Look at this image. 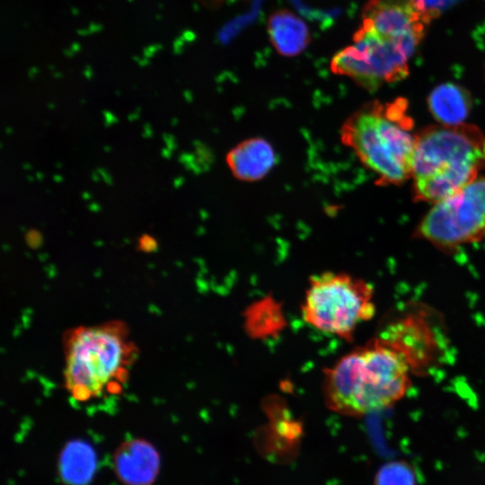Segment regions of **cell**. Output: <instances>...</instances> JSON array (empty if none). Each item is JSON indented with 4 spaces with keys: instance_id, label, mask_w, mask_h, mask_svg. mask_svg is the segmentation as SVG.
Instances as JSON below:
<instances>
[{
    "instance_id": "cell-1",
    "label": "cell",
    "mask_w": 485,
    "mask_h": 485,
    "mask_svg": "<svg viewBox=\"0 0 485 485\" xmlns=\"http://www.w3.org/2000/svg\"><path fill=\"white\" fill-rule=\"evenodd\" d=\"M423 356L397 325L392 332L354 348L325 368V405L336 414L362 417L390 408L410 388Z\"/></svg>"
},
{
    "instance_id": "cell-2",
    "label": "cell",
    "mask_w": 485,
    "mask_h": 485,
    "mask_svg": "<svg viewBox=\"0 0 485 485\" xmlns=\"http://www.w3.org/2000/svg\"><path fill=\"white\" fill-rule=\"evenodd\" d=\"M65 386L72 399L93 403L119 396L139 353L123 321L80 327L64 336Z\"/></svg>"
},
{
    "instance_id": "cell-3",
    "label": "cell",
    "mask_w": 485,
    "mask_h": 485,
    "mask_svg": "<svg viewBox=\"0 0 485 485\" xmlns=\"http://www.w3.org/2000/svg\"><path fill=\"white\" fill-rule=\"evenodd\" d=\"M485 136L471 124L434 125L416 134L412 178L418 202L438 203L478 178Z\"/></svg>"
},
{
    "instance_id": "cell-4",
    "label": "cell",
    "mask_w": 485,
    "mask_h": 485,
    "mask_svg": "<svg viewBox=\"0 0 485 485\" xmlns=\"http://www.w3.org/2000/svg\"><path fill=\"white\" fill-rule=\"evenodd\" d=\"M408 102H370L348 116L340 130L344 146L377 176L379 185H399L412 176L416 134Z\"/></svg>"
},
{
    "instance_id": "cell-5",
    "label": "cell",
    "mask_w": 485,
    "mask_h": 485,
    "mask_svg": "<svg viewBox=\"0 0 485 485\" xmlns=\"http://www.w3.org/2000/svg\"><path fill=\"white\" fill-rule=\"evenodd\" d=\"M302 318L314 329L353 341L359 325L376 314L374 289L345 272L311 276L301 307Z\"/></svg>"
},
{
    "instance_id": "cell-6",
    "label": "cell",
    "mask_w": 485,
    "mask_h": 485,
    "mask_svg": "<svg viewBox=\"0 0 485 485\" xmlns=\"http://www.w3.org/2000/svg\"><path fill=\"white\" fill-rule=\"evenodd\" d=\"M353 43L333 57V73L346 75L368 91L407 77L408 60L414 54L399 40L362 25L354 34Z\"/></svg>"
},
{
    "instance_id": "cell-7",
    "label": "cell",
    "mask_w": 485,
    "mask_h": 485,
    "mask_svg": "<svg viewBox=\"0 0 485 485\" xmlns=\"http://www.w3.org/2000/svg\"><path fill=\"white\" fill-rule=\"evenodd\" d=\"M485 232V176L448 199L435 203L417 236L444 251L480 240Z\"/></svg>"
},
{
    "instance_id": "cell-8",
    "label": "cell",
    "mask_w": 485,
    "mask_h": 485,
    "mask_svg": "<svg viewBox=\"0 0 485 485\" xmlns=\"http://www.w3.org/2000/svg\"><path fill=\"white\" fill-rule=\"evenodd\" d=\"M423 22L414 0H370L363 11V25L399 40L412 54L423 36Z\"/></svg>"
},
{
    "instance_id": "cell-9",
    "label": "cell",
    "mask_w": 485,
    "mask_h": 485,
    "mask_svg": "<svg viewBox=\"0 0 485 485\" xmlns=\"http://www.w3.org/2000/svg\"><path fill=\"white\" fill-rule=\"evenodd\" d=\"M113 467L125 485H151L158 477L161 458L149 441L132 438L116 449Z\"/></svg>"
},
{
    "instance_id": "cell-10",
    "label": "cell",
    "mask_w": 485,
    "mask_h": 485,
    "mask_svg": "<svg viewBox=\"0 0 485 485\" xmlns=\"http://www.w3.org/2000/svg\"><path fill=\"white\" fill-rule=\"evenodd\" d=\"M277 156L267 139L254 137L245 139L232 147L226 163L235 178L255 182L265 178L274 168Z\"/></svg>"
},
{
    "instance_id": "cell-11",
    "label": "cell",
    "mask_w": 485,
    "mask_h": 485,
    "mask_svg": "<svg viewBox=\"0 0 485 485\" xmlns=\"http://www.w3.org/2000/svg\"><path fill=\"white\" fill-rule=\"evenodd\" d=\"M267 27L275 50L284 57L298 56L309 45V26L289 10L276 11L270 16Z\"/></svg>"
},
{
    "instance_id": "cell-12",
    "label": "cell",
    "mask_w": 485,
    "mask_h": 485,
    "mask_svg": "<svg viewBox=\"0 0 485 485\" xmlns=\"http://www.w3.org/2000/svg\"><path fill=\"white\" fill-rule=\"evenodd\" d=\"M429 111L435 120L448 126L463 124L472 107L471 95L466 89L453 83L443 84L432 90L428 99Z\"/></svg>"
},
{
    "instance_id": "cell-13",
    "label": "cell",
    "mask_w": 485,
    "mask_h": 485,
    "mask_svg": "<svg viewBox=\"0 0 485 485\" xmlns=\"http://www.w3.org/2000/svg\"><path fill=\"white\" fill-rule=\"evenodd\" d=\"M92 449L80 441H73L64 449L60 458V469L64 479L69 483H85L94 466Z\"/></svg>"
},
{
    "instance_id": "cell-14",
    "label": "cell",
    "mask_w": 485,
    "mask_h": 485,
    "mask_svg": "<svg viewBox=\"0 0 485 485\" xmlns=\"http://www.w3.org/2000/svg\"><path fill=\"white\" fill-rule=\"evenodd\" d=\"M416 469L408 462L393 461L379 469L375 485H417Z\"/></svg>"
},
{
    "instance_id": "cell-15",
    "label": "cell",
    "mask_w": 485,
    "mask_h": 485,
    "mask_svg": "<svg viewBox=\"0 0 485 485\" xmlns=\"http://www.w3.org/2000/svg\"><path fill=\"white\" fill-rule=\"evenodd\" d=\"M460 0H414L415 5L423 14L424 22L437 16L442 10L457 4Z\"/></svg>"
},
{
    "instance_id": "cell-16",
    "label": "cell",
    "mask_w": 485,
    "mask_h": 485,
    "mask_svg": "<svg viewBox=\"0 0 485 485\" xmlns=\"http://www.w3.org/2000/svg\"><path fill=\"white\" fill-rule=\"evenodd\" d=\"M159 47H161V45L150 46V47H149V48L146 49V50H145V55H146V56L147 58L153 56V55L155 54V52L158 51V49Z\"/></svg>"
},
{
    "instance_id": "cell-17",
    "label": "cell",
    "mask_w": 485,
    "mask_h": 485,
    "mask_svg": "<svg viewBox=\"0 0 485 485\" xmlns=\"http://www.w3.org/2000/svg\"><path fill=\"white\" fill-rule=\"evenodd\" d=\"M90 28H91L92 32H97L101 30V26L97 24H92L91 26H90Z\"/></svg>"
}]
</instances>
